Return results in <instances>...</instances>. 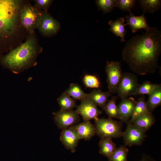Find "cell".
<instances>
[{"label":"cell","mask_w":161,"mask_h":161,"mask_svg":"<svg viewBox=\"0 0 161 161\" xmlns=\"http://www.w3.org/2000/svg\"><path fill=\"white\" fill-rule=\"evenodd\" d=\"M161 52V32L157 28L152 27L142 35L130 39L121 55L132 72L144 75L153 73L158 69Z\"/></svg>","instance_id":"cell-1"},{"label":"cell","mask_w":161,"mask_h":161,"mask_svg":"<svg viewBox=\"0 0 161 161\" xmlns=\"http://www.w3.org/2000/svg\"><path fill=\"white\" fill-rule=\"evenodd\" d=\"M41 51L37 49L34 38L30 37L18 47L0 56V63L13 73L18 74L36 65Z\"/></svg>","instance_id":"cell-2"},{"label":"cell","mask_w":161,"mask_h":161,"mask_svg":"<svg viewBox=\"0 0 161 161\" xmlns=\"http://www.w3.org/2000/svg\"><path fill=\"white\" fill-rule=\"evenodd\" d=\"M20 1L0 0V42L12 35L17 26Z\"/></svg>","instance_id":"cell-3"},{"label":"cell","mask_w":161,"mask_h":161,"mask_svg":"<svg viewBox=\"0 0 161 161\" xmlns=\"http://www.w3.org/2000/svg\"><path fill=\"white\" fill-rule=\"evenodd\" d=\"M96 133L101 138L112 139L122 136L120 124L112 118H99L95 120Z\"/></svg>","instance_id":"cell-4"},{"label":"cell","mask_w":161,"mask_h":161,"mask_svg":"<svg viewBox=\"0 0 161 161\" xmlns=\"http://www.w3.org/2000/svg\"><path fill=\"white\" fill-rule=\"evenodd\" d=\"M139 85L135 75L127 72L123 73L116 89L118 97L123 99L136 95Z\"/></svg>","instance_id":"cell-5"},{"label":"cell","mask_w":161,"mask_h":161,"mask_svg":"<svg viewBox=\"0 0 161 161\" xmlns=\"http://www.w3.org/2000/svg\"><path fill=\"white\" fill-rule=\"evenodd\" d=\"M43 13L30 5H25L21 10V22L29 32L32 33L37 27Z\"/></svg>","instance_id":"cell-6"},{"label":"cell","mask_w":161,"mask_h":161,"mask_svg":"<svg viewBox=\"0 0 161 161\" xmlns=\"http://www.w3.org/2000/svg\"><path fill=\"white\" fill-rule=\"evenodd\" d=\"M105 71L109 91L111 94L115 93L123 73L120 63L117 61H107Z\"/></svg>","instance_id":"cell-7"},{"label":"cell","mask_w":161,"mask_h":161,"mask_svg":"<svg viewBox=\"0 0 161 161\" xmlns=\"http://www.w3.org/2000/svg\"><path fill=\"white\" fill-rule=\"evenodd\" d=\"M55 122L60 129H64L73 126L80 121L79 114L72 110H60L53 113Z\"/></svg>","instance_id":"cell-8"},{"label":"cell","mask_w":161,"mask_h":161,"mask_svg":"<svg viewBox=\"0 0 161 161\" xmlns=\"http://www.w3.org/2000/svg\"><path fill=\"white\" fill-rule=\"evenodd\" d=\"M127 124L122 136L125 144L129 146L141 145L145 137V132L132 123Z\"/></svg>","instance_id":"cell-9"},{"label":"cell","mask_w":161,"mask_h":161,"mask_svg":"<svg viewBox=\"0 0 161 161\" xmlns=\"http://www.w3.org/2000/svg\"><path fill=\"white\" fill-rule=\"evenodd\" d=\"M37 27L42 34L49 36L56 34L60 26L57 21L46 12L43 13Z\"/></svg>","instance_id":"cell-10"},{"label":"cell","mask_w":161,"mask_h":161,"mask_svg":"<svg viewBox=\"0 0 161 161\" xmlns=\"http://www.w3.org/2000/svg\"><path fill=\"white\" fill-rule=\"evenodd\" d=\"M93 103L88 99L81 100L80 104L76 111L81 116L84 121H89L92 119L95 120L98 118L101 112Z\"/></svg>","instance_id":"cell-11"},{"label":"cell","mask_w":161,"mask_h":161,"mask_svg":"<svg viewBox=\"0 0 161 161\" xmlns=\"http://www.w3.org/2000/svg\"><path fill=\"white\" fill-rule=\"evenodd\" d=\"M80 139L78 134L72 126L63 129L61 134V141L65 147L70 150L72 153L76 151Z\"/></svg>","instance_id":"cell-12"},{"label":"cell","mask_w":161,"mask_h":161,"mask_svg":"<svg viewBox=\"0 0 161 161\" xmlns=\"http://www.w3.org/2000/svg\"><path fill=\"white\" fill-rule=\"evenodd\" d=\"M137 101L132 97L122 99L118 106L119 119L123 122L128 123L130 119Z\"/></svg>","instance_id":"cell-13"},{"label":"cell","mask_w":161,"mask_h":161,"mask_svg":"<svg viewBox=\"0 0 161 161\" xmlns=\"http://www.w3.org/2000/svg\"><path fill=\"white\" fill-rule=\"evenodd\" d=\"M144 14L143 13L140 16H136L133 13L130 12L129 15L125 16L126 24L129 26L133 33L136 32L139 30L144 29L147 31L150 28L147 24Z\"/></svg>","instance_id":"cell-14"},{"label":"cell","mask_w":161,"mask_h":161,"mask_svg":"<svg viewBox=\"0 0 161 161\" xmlns=\"http://www.w3.org/2000/svg\"><path fill=\"white\" fill-rule=\"evenodd\" d=\"M72 127L77 132L80 139L89 140L96 133L95 126L89 121H84Z\"/></svg>","instance_id":"cell-15"},{"label":"cell","mask_w":161,"mask_h":161,"mask_svg":"<svg viewBox=\"0 0 161 161\" xmlns=\"http://www.w3.org/2000/svg\"><path fill=\"white\" fill-rule=\"evenodd\" d=\"M125 19L123 17L119 18L115 21L110 20L108 24L110 26L109 30L116 37H120L121 42H125V36L126 30L125 27L127 25L124 24Z\"/></svg>","instance_id":"cell-16"},{"label":"cell","mask_w":161,"mask_h":161,"mask_svg":"<svg viewBox=\"0 0 161 161\" xmlns=\"http://www.w3.org/2000/svg\"><path fill=\"white\" fill-rule=\"evenodd\" d=\"M111 94L109 91L104 92L100 89H95L88 94L87 99L103 109Z\"/></svg>","instance_id":"cell-17"},{"label":"cell","mask_w":161,"mask_h":161,"mask_svg":"<svg viewBox=\"0 0 161 161\" xmlns=\"http://www.w3.org/2000/svg\"><path fill=\"white\" fill-rule=\"evenodd\" d=\"M155 118L151 112H149L137 118L132 123L145 132L154 124Z\"/></svg>","instance_id":"cell-18"},{"label":"cell","mask_w":161,"mask_h":161,"mask_svg":"<svg viewBox=\"0 0 161 161\" xmlns=\"http://www.w3.org/2000/svg\"><path fill=\"white\" fill-rule=\"evenodd\" d=\"M149 112L145 96L142 95L137 101L132 116L127 123H132L137 118Z\"/></svg>","instance_id":"cell-19"},{"label":"cell","mask_w":161,"mask_h":161,"mask_svg":"<svg viewBox=\"0 0 161 161\" xmlns=\"http://www.w3.org/2000/svg\"><path fill=\"white\" fill-rule=\"evenodd\" d=\"M146 102L148 109L151 112L161 104V85L159 86L149 95Z\"/></svg>","instance_id":"cell-20"},{"label":"cell","mask_w":161,"mask_h":161,"mask_svg":"<svg viewBox=\"0 0 161 161\" xmlns=\"http://www.w3.org/2000/svg\"><path fill=\"white\" fill-rule=\"evenodd\" d=\"M99 145L100 153L108 158L117 148L115 144L111 139L101 138Z\"/></svg>","instance_id":"cell-21"},{"label":"cell","mask_w":161,"mask_h":161,"mask_svg":"<svg viewBox=\"0 0 161 161\" xmlns=\"http://www.w3.org/2000/svg\"><path fill=\"white\" fill-rule=\"evenodd\" d=\"M137 1L144 13L147 12L153 13L161 8L160 0H139Z\"/></svg>","instance_id":"cell-22"},{"label":"cell","mask_w":161,"mask_h":161,"mask_svg":"<svg viewBox=\"0 0 161 161\" xmlns=\"http://www.w3.org/2000/svg\"><path fill=\"white\" fill-rule=\"evenodd\" d=\"M64 92L74 99L82 100L87 99L88 94L85 93L77 83L71 84Z\"/></svg>","instance_id":"cell-23"},{"label":"cell","mask_w":161,"mask_h":161,"mask_svg":"<svg viewBox=\"0 0 161 161\" xmlns=\"http://www.w3.org/2000/svg\"><path fill=\"white\" fill-rule=\"evenodd\" d=\"M117 97L114 96L109 100L103 109L108 115L109 118L119 119V114L118 106L116 104Z\"/></svg>","instance_id":"cell-24"},{"label":"cell","mask_w":161,"mask_h":161,"mask_svg":"<svg viewBox=\"0 0 161 161\" xmlns=\"http://www.w3.org/2000/svg\"><path fill=\"white\" fill-rule=\"evenodd\" d=\"M57 101L61 110H72L76 106L75 99L64 92L57 99Z\"/></svg>","instance_id":"cell-25"},{"label":"cell","mask_w":161,"mask_h":161,"mask_svg":"<svg viewBox=\"0 0 161 161\" xmlns=\"http://www.w3.org/2000/svg\"><path fill=\"white\" fill-rule=\"evenodd\" d=\"M129 150L125 146H121L116 150L108 158V161H128Z\"/></svg>","instance_id":"cell-26"},{"label":"cell","mask_w":161,"mask_h":161,"mask_svg":"<svg viewBox=\"0 0 161 161\" xmlns=\"http://www.w3.org/2000/svg\"><path fill=\"white\" fill-rule=\"evenodd\" d=\"M117 0H97L96 5L104 14L111 12L116 7Z\"/></svg>","instance_id":"cell-27"},{"label":"cell","mask_w":161,"mask_h":161,"mask_svg":"<svg viewBox=\"0 0 161 161\" xmlns=\"http://www.w3.org/2000/svg\"><path fill=\"white\" fill-rule=\"evenodd\" d=\"M159 85L158 84L153 83L148 81L144 82L141 84L139 85L136 95H149Z\"/></svg>","instance_id":"cell-28"},{"label":"cell","mask_w":161,"mask_h":161,"mask_svg":"<svg viewBox=\"0 0 161 161\" xmlns=\"http://www.w3.org/2000/svg\"><path fill=\"white\" fill-rule=\"evenodd\" d=\"M83 82L86 87L98 89L100 86V82L95 75H86L83 79Z\"/></svg>","instance_id":"cell-29"},{"label":"cell","mask_w":161,"mask_h":161,"mask_svg":"<svg viewBox=\"0 0 161 161\" xmlns=\"http://www.w3.org/2000/svg\"><path fill=\"white\" fill-rule=\"evenodd\" d=\"M136 1L135 0H117L116 7L122 10L130 12L134 7Z\"/></svg>","instance_id":"cell-30"},{"label":"cell","mask_w":161,"mask_h":161,"mask_svg":"<svg viewBox=\"0 0 161 161\" xmlns=\"http://www.w3.org/2000/svg\"><path fill=\"white\" fill-rule=\"evenodd\" d=\"M53 1L51 0H36L35 1V2L38 8L42 9L46 12H47Z\"/></svg>","instance_id":"cell-31"},{"label":"cell","mask_w":161,"mask_h":161,"mask_svg":"<svg viewBox=\"0 0 161 161\" xmlns=\"http://www.w3.org/2000/svg\"><path fill=\"white\" fill-rule=\"evenodd\" d=\"M140 161H155L150 157L145 155H143Z\"/></svg>","instance_id":"cell-32"}]
</instances>
